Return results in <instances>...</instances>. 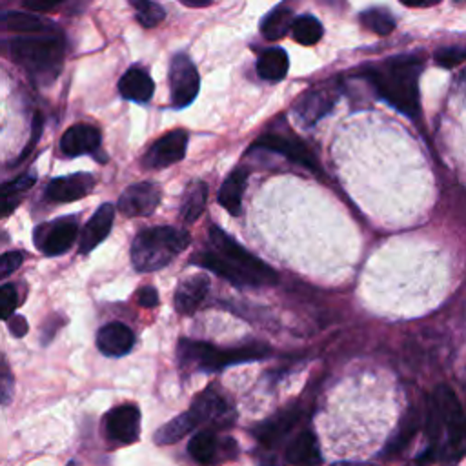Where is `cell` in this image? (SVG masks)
Segmentation results:
<instances>
[{
	"mask_svg": "<svg viewBox=\"0 0 466 466\" xmlns=\"http://www.w3.org/2000/svg\"><path fill=\"white\" fill-rule=\"evenodd\" d=\"M209 238L217 253L244 279L246 286H264L277 282V273L273 268H269L258 257L251 255L220 228L213 226L209 229Z\"/></svg>",
	"mask_w": 466,
	"mask_h": 466,
	"instance_id": "cell-4",
	"label": "cell"
},
{
	"mask_svg": "<svg viewBox=\"0 0 466 466\" xmlns=\"http://www.w3.org/2000/svg\"><path fill=\"white\" fill-rule=\"evenodd\" d=\"M20 197H0V217L9 215L18 206Z\"/></svg>",
	"mask_w": 466,
	"mask_h": 466,
	"instance_id": "cell-44",
	"label": "cell"
},
{
	"mask_svg": "<svg viewBox=\"0 0 466 466\" xmlns=\"http://www.w3.org/2000/svg\"><path fill=\"white\" fill-rule=\"evenodd\" d=\"M293 20L295 18H293L291 9L279 5L264 16V20L260 24V33L266 40H279L291 29Z\"/></svg>",
	"mask_w": 466,
	"mask_h": 466,
	"instance_id": "cell-27",
	"label": "cell"
},
{
	"mask_svg": "<svg viewBox=\"0 0 466 466\" xmlns=\"http://www.w3.org/2000/svg\"><path fill=\"white\" fill-rule=\"evenodd\" d=\"M193 262L198 264V266H202V268H206V269H211L215 275L226 279L228 282H231V284H235V286H246L244 279H242L217 251H215V253H213V251H204V253H200Z\"/></svg>",
	"mask_w": 466,
	"mask_h": 466,
	"instance_id": "cell-30",
	"label": "cell"
},
{
	"mask_svg": "<svg viewBox=\"0 0 466 466\" xmlns=\"http://www.w3.org/2000/svg\"><path fill=\"white\" fill-rule=\"evenodd\" d=\"M64 0H24V5L29 11H49L53 7H56L58 4H62Z\"/></svg>",
	"mask_w": 466,
	"mask_h": 466,
	"instance_id": "cell-43",
	"label": "cell"
},
{
	"mask_svg": "<svg viewBox=\"0 0 466 466\" xmlns=\"http://www.w3.org/2000/svg\"><path fill=\"white\" fill-rule=\"evenodd\" d=\"M420 62L417 58H390L388 62L371 67L368 73L375 91L395 109L408 116L419 115V75Z\"/></svg>",
	"mask_w": 466,
	"mask_h": 466,
	"instance_id": "cell-1",
	"label": "cell"
},
{
	"mask_svg": "<svg viewBox=\"0 0 466 466\" xmlns=\"http://www.w3.org/2000/svg\"><path fill=\"white\" fill-rule=\"evenodd\" d=\"M187 413L191 415L197 428L202 424L226 428L235 420V410L215 388H208L198 393L191 402Z\"/></svg>",
	"mask_w": 466,
	"mask_h": 466,
	"instance_id": "cell-6",
	"label": "cell"
},
{
	"mask_svg": "<svg viewBox=\"0 0 466 466\" xmlns=\"http://www.w3.org/2000/svg\"><path fill=\"white\" fill-rule=\"evenodd\" d=\"M246 182H248V169L237 167L228 175V178L220 186L218 204L233 217L240 215L242 211V197H244Z\"/></svg>",
	"mask_w": 466,
	"mask_h": 466,
	"instance_id": "cell-23",
	"label": "cell"
},
{
	"mask_svg": "<svg viewBox=\"0 0 466 466\" xmlns=\"http://www.w3.org/2000/svg\"><path fill=\"white\" fill-rule=\"evenodd\" d=\"M417 431V410L415 413L410 411L406 417V422L402 426V430L399 431V437L391 442V451H399L400 448L406 446V442L411 439V435Z\"/></svg>",
	"mask_w": 466,
	"mask_h": 466,
	"instance_id": "cell-38",
	"label": "cell"
},
{
	"mask_svg": "<svg viewBox=\"0 0 466 466\" xmlns=\"http://www.w3.org/2000/svg\"><path fill=\"white\" fill-rule=\"evenodd\" d=\"M100 146V133L95 126L89 124H75L71 126L60 140V149L67 157H78L86 153L96 151Z\"/></svg>",
	"mask_w": 466,
	"mask_h": 466,
	"instance_id": "cell-19",
	"label": "cell"
},
{
	"mask_svg": "<svg viewBox=\"0 0 466 466\" xmlns=\"http://www.w3.org/2000/svg\"><path fill=\"white\" fill-rule=\"evenodd\" d=\"M404 5H410V7H417V5H422L426 0H400Z\"/></svg>",
	"mask_w": 466,
	"mask_h": 466,
	"instance_id": "cell-48",
	"label": "cell"
},
{
	"mask_svg": "<svg viewBox=\"0 0 466 466\" xmlns=\"http://www.w3.org/2000/svg\"><path fill=\"white\" fill-rule=\"evenodd\" d=\"M18 306V295L13 284L0 286V319H9Z\"/></svg>",
	"mask_w": 466,
	"mask_h": 466,
	"instance_id": "cell-36",
	"label": "cell"
},
{
	"mask_svg": "<svg viewBox=\"0 0 466 466\" xmlns=\"http://www.w3.org/2000/svg\"><path fill=\"white\" fill-rule=\"evenodd\" d=\"M433 457H435L433 448H428L424 453H420V455H419V459H417V466H428V464H431V462H433Z\"/></svg>",
	"mask_w": 466,
	"mask_h": 466,
	"instance_id": "cell-45",
	"label": "cell"
},
{
	"mask_svg": "<svg viewBox=\"0 0 466 466\" xmlns=\"http://www.w3.org/2000/svg\"><path fill=\"white\" fill-rule=\"evenodd\" d=\"M153 80L146 69L135 66L129 67L118 80V91L131 102H147L153 95Z\"/></svg>",
	"mask_w": 466,
	"mask_h": 466,
	"instance_id": "cell-24",
	"label": "cell"
},
{
	"mask_svg": "<svg viewBox=\"0 0 466 466\" xmlns=\"http://www.w3.org/2000/svg\"><path fill=\"white\" fill-rule=\"evenodd\" d=\"M288 67H289L288 55L280 47L266 49L257 60L258 76H262L264 80H271V82L282 80L288 73Z\"/></svg>",
	"mask_w": 466,
	"mask_h": 466,
	"instance_id": "cell-25",
	"label": "cell"
},
{
	"mask_svg": "<svg viewBox=\"0 0 466 466\" xmlns=\"http://www.w3.org/2000/svg\"><path fill=\"white\" fill-rule=\"evenodd\" d=\"M187 147V133L184 129H173L160 137L144 155V166L151 169L167 167L184 158Z\"/></svg>",
	"mask_w": 466,
	"mask_h": 466,
	"instance_id": "cell-12",
	"label": "cell"
},
{
	"mask_svg": "<svg viewBox=\"0 0 466 466\" xmlns=\"http://www.w3.org/2000/svg\"><path fill=\"white\" fill-rule=\"evenodd\" d=\"M286 461L293 466H319L320 448L315 433L309 430L300 431L286 448Z\"/></svg>",
	"mask_w": 466,
	"mask_h": 466,
	"instance_id": "cell-22",
	"label": "cell"
},
{
	"mask_svg": "<svg viewBox=\"0 0 466 466\" xmlns=\"http://www.w3.org/2000/svg\"><path fill=\"white\" fill-rule=\"evenodd\" d=\"M360 24L377 35H390L395 29L393 15L382 7H371L362 11Z\"/></svg>",
	"mask_w": 466,
	"mask_h": 466,
	"instance_id": "cell-31",
	"label": "cell"
},
{
	"mask_svg": "<svg viewBox=\"0 0 466 466\" xmlns=\"http://www.w3.org/2000/svg\"><path fill=\"white\" fill-rule=\"evenodd\" d=\"M22 253L20 251H7L0 255V279L11 275L15 269L20 268L22 264Z\"/></svg>",
	"mask_w": 466,
	"mask_h": 466,
	"instance_id": "cell-40",
	"label": "cell"
},
{
	"mask_svg": "<svg viewBox=\"0 0 466 466\" xmlns=\"http://www.w3.org/2000/svg\"><path fill=\"white\" fill-rule=\"evenodd\" d=\"M459 86H461L462 89H466V69L462 71V75H461V78H459Z\"/></svg>",
	"mask_w": 466,
	"mask_h": 466,
	"instance_id": "cell-49",
	"label": "cell"
},
{
	"mask_svg": "<svg viewBox=\"0 0 466 466\" xmlns=\"http://www.w3.org/2000/svg\"><path fill=\"white\" fill-rule=\"evenodd\" d=\"M160 187L153 182H137L124 189L118 198V209L126 217L151 215L160 204Z\"/></svg>",
	"mask_w": 466,
	"mask_h": 466,
	"instance_id": "cell-13",
	"label": "cell"
},
{
	"mask_svg": "<svg viewBox=\"0 0 466 466\" xmlns=\"http://www.w3.org/2000/svg\"><path fill=\"white\" fill-rule=\"evenodd\" d=\"M253 147H264L268 151L280 153L286 158H289V160H293V162H297V164H300V166H304L311 171L319 169V164H317L315 157L311 155V151L300 140L280 137V135H264L253 144Z\"/></svg>",
	"mask_w": 466,
	"mask_h": 466,
	"instance_id": "cell-15",
	"label": "cell"
},
{
	"mask_svg": "<svg viewBox=\"0 0 466 466\" xmlns=\"http://www.w3.org/2000/svg\"><path fill=\"white\" fill-rule=\"evenodd\" d=\"M195 422L191 419V415L187 411L177 415L175 419H171L169 422H166L164 426H160L155 433V442L157 444H173L177 441H180L184 435H187L191 430H195Z\"/></svg>",
	"mask_w": 466,
	"mask_h": 466,
	"instance_id": "cell-28",
	"label": "cell"
},
{
	"mask_svg": "<svg viewBox=\"0 0 466 466\" xmlns=\"http://www.w3.org/2000/svg\"><path fill=\"white\" fill-rule=\"evenodd\" d=\"M113 218H115V206L113 204H102L93 217L87 220V224L84 226V231L80 235V248L78 251L82 255L89 253L91 249H95L111 231L113 226Z\"/></svg>",
	"mask_w": 466,
	"mask_h": 466,
	"instance_id": "cell-17",
	"label": "cell"
},
{
	"mask_svg": "<svg viewBox=\"0 0 466 466\" xmlns=\"http://www.w3.org/2000/svg\"><path fill=\"white\" fill-rule=\"evenodd\" d=\"M206 200H208V186L200 180L191 182L182 197V204H180V217L184 222L191 224L195 222L204 208H206Z\"/></svg>",
	"mask_w": 466,
	"mask_h": 466,
	"instance_id": "cell-26",
	"label": "cell"
},
{
	"mask_svg": "<svg viewBox=\"0 0 466 466\" xmlns=\"http://www.w3.org/2000/svg\"><path fill=\"white\" fill-rule=\"evenodd\" d=\"M180 2L191 7H202V5H208L211 0H180Z\"/></svg>",
	"mask_w": 466,
	"mask_h": 466,
	"instance_id": "cell-46",
	"label": "cell"
},
{
	"mask_svg": "<svg viewBox=\"0 0 466 466\" xmlns=\"http://www.w3.org/2000/svg\"><path fill=\"white\" fill-rule=\"evenodd\" d=\"M129 4L135 7L137 20L144 27H155L164 20V9L151 0H129Z\"/></svg>",
	"mask_w": 466,
	"mask_h": 466,
	"instance_id": "cell-32",
	"label": "cell"
},
{
	"mask_svg": "<svg viewBox=\"0 0 466 466\" xmlns=\"http://www.w3.org/2000/svg\"><path fill=\"white\" fill-rule=\"evenodd\" d=\"M291 36L295 42L302 44V46H313L317 44L320 38H322V24L311 16V15H302V16H297L291 24Z\"/></svg>",
	"mask_w": 466,
	"mask_h": 466,
	"instance_id": "cell-29",
	"label": "cell"
},
{
	"mask_svg": "<svg viewBox=\"0 0 466 466\" xmlns=\"http://www.w3.org/2000/svg\"><path fill=\"white\" fill-rule=\"evenodd\" d=\"M106 431L111 439L131 444L140 435V410L135 404H120L106 415Z\"/></svg>",
	"mask_w": 466,
	"mask_h": 466,
	"instance_id": "cell-14",
	"label": "cell"
},
{
	"mask_svg": "<svg viewBox=\"0 0 466 466\" xmlns=\"http://www.w3.org/2000/svg\"><path fill=\"white\" fill-rule=\"evenodd\" d=\"M299 419H300V413L297 410H288V411L277 413V415L266 419L264 422L257 424L253 428V435L264 446H275L289 433V430L299 422Z\"/></svg>",
	"mask_w": 466,
	"mask_h": 466,
	"instance_id": "cell-21",
	"label": "cell"
},
{
	"mask_svg": "<svg viewBox=\"0 0 466 466\" xmlns=\"http://www.w3.org/2000/svg\"><path fill=\"white\" fill-rule=\"evenodd\" d=\"M9 331L15 337H24L27 333V320L22 315L9 317Z\"/></svg>",
	"mask_w": 466,
	"mask_h": 466,
	"instance_id": "cell-42",
	"label": "cell"
},
{
	"mask_svg": "<svg viewBox=\"0 0 466 466\" xmlns=\"http://www.w3.org/2000/svg\"><path fill=\"white\" fill-rule=\"evenodd\" d=\"M209 280L204 275H191L178 282L175 291V308L182 315H191L206 299Z\"/></svg>",
	"mask_w": 466,
	"mask_h": 466,
	"instance_id": "cell-20",
	"label": "cell"
},
{
	"mask_svg": "<svg viewBox=\"0 0 466 466\" xmlns=\"http://www.w3.org/2000/svg\"><path fill=\"white\" fill-rule=\"evenodd\" d=\"M93 186H95V178L91 175L75 173V175L53 178L46 189V195L47 198L56 202H73L91 193Z\"/></svg>",
	"mask_w": 466,
	"mask_h": 466,
	"instance_id": "cell-16",
	"label": "cell"
},
{
	"mask_svg": "<svg viewBox=\"0 0 466 466\" xmlns=\"http://www.w3.org/2000/svg\"><path fill=\"white\" fill-rule=\"evenodd\" d=\"M76 233H78L76 218L73 217L58 218L47 224H40L35 229V244L42 253L49 257L60 255L73 246Z\"/></svg>",
	"mask_w": 466,
	"mask_h": 466,
	"instance_id": "cell-10",
	"label": "cell"
},
{
	"mask_svg": "<svg viewBox=\"0 0 466 466\" xmlns=\"http://www.w3.org/2000/svg\"><path fill=\"white\" fill-rule=\"evenodd\" d=\"M200 78L195 64L186 55H175L169 64V89L175 107L189 106L198 95Z\"/></svg>",
	"mask_w": 466,
	"mask_h": 466,
	"instance_id": "cell-8",
	"label": "cell"
},
{
	"mask_svg": "<svg viewBox=\"0 0 466 466\" xmlns=\"http://www.w3.org/2000/svg\"><path fill=\"white\" fill-rule=\"evenodd\" d=\"M135 344V335L131 328L122 322H109L102 326L96 333V346L107 357H122L131 351Z\"/></svg>",
	"mask_w": 466,
	"mask_h": 466,
	"instance_id": "cell-18",
	"label": "cell"
},
{
	"mask_svg": "<svg viewBox=\"0 0 466 466\" xmlns=\"http://www.w3.org/2000/svg\"><path fill=\"white\" fill-rule=\"evenodd\" d=\"M35 184V175H22L0 187V197H18Z\"/></svg>",
	"mask_w": 466,
	"mask_h": 466,
	"instance_id": "cell-39",
	"label": "cell"
},
{
	"mask_svg": "<svg viewBox=\"0 0 466 466\" xmlns=\"http://www.w3.org/2000/svg\"><path fill=\"white\" fill-rule=\"evenodd\" d=\"M237 442L231 437H218L211 430L197 431L187 444V453L198 464L204 466H213L222 461H229L237 455Z\"/></svg>",
	"mask_w": 466,
	"mask_h": 466,
	"instance_id": "cell-7",
	"label": "cell"
},
{
	"mask_svg": "<svg viewBox=\"0 0 466 466\" xmlns=\"http://www.w3.org/2000/svg\"><path fill=\"white\" fill-rule=\"evenodd\" d=\"M177 355L182 368H193L200 371H218L226 366L260 360L268 355V348L262 344H248L240 348L220 350L209 342L182 339L178 342Z\"/></svg>",
	"mask_w": 466,
	"mask_h": 466,
	"instance_id": "cell-3",
	"label": "cell"
},
{
	"mask_svg": "<svg viewBox=\"0 0 466 466\" xmlns=\"http://www.w3.org/2000/svg\"><path fill=\"white\" fill-rule=\"evenodd\" d=\"M431 399L437 404L442 426L448 431L451 446H461L466 439V415L455 391L448 384H439Z\"/></svg>",
	"mask_w": 466,
	"mask_h": 466,
	"instance_id": "cell-11",
	"label": "cell"
},
{
	"mask_svg": "<svg viewBox=\"0 0 466 466\" xmlns=\"http://www.w3.org/2000/svg\"><path fill=\"white\" fill-rule=\"evenodd\" d=\"M333 466H375L371 462H351V461H340V462H335Z\"/></svg>",
	"mask_w": 466,
	"mask_h": 466,
	"instance_id": "cell-47",
	"label": "cell"
},
{
	"mask_svg": "<svg viewBox=\"0 0 466 466\" xmlns=\"http://www.w3.org/2000/svg\"><path fill=\"white\" fill-rule=\"evenodd\" d=\"M15 390V377L5 357L0 355V404H7L13 397Z\"/></svg>",
	"mask_w": 466,
	"mask_h": 466,
	"instance_id": "cell-35",
	"label": "cell"
},
{
	"mask_svg": "<svg viewBox=\"0 0 466 466\" xmlns=\"http://www.w3.org/2000/svg\"><path fill=\"white\" fill-rule=\"evenodd\" d=\"M4 22L11 31H20V33H33L44 27V22L36 15H27V13H7L4 16Z\"/></svg>",
	"mask_w": 466,
	"mask_h": 466,
	"instance_id": "cell-33",
	"label": "cell"
},
{
	"mask_svg": "<svg viewBox=\"0 0 466 466\" xmlns=\"http://www.w3.org/2000/svg\"><path fill=\"white\" fill-rule=\"evenodd\" d=\"M189 233L173 226L142 229L131 244V262L138 271H155L167 266L189 246Z\"/></svg>",
	"mask_w": 466,
	"mask_h": 466,
	"instance_id": "cell-2",
	"label": "cell"
},
{
	"mask_svg": "<svg viewBox=\"0 0 466 466\" xmlns=\"http://www.w3.org/2000/svg\"><path fill=\"white\" fill-rule=\"evenodd\" d=\"M337 96H339V89L331 84L309 87L297 98L293 107L299 122L304 126L317 124L322 116H326L331 111V107L337 102Z\"/></svg>",
	"mask_w": 466,
	"mask_h": 466,
	"instance_id": "cell-9",
	"label": "cell"
},
{
	"mask_svg": "<svg viewBox=\"0 0 466 466\" xmlns=\"http://www.w3.org/2000/svg\"><path fill=\"white\" fill-rule=\"evenodd\" d=\"M441 430H442V420H441L437 404L433 399H430L428 406H426V435H428V439L431 442H435L441 435Z\"/></svg>",
	"mask_w": 466,
	"mask_h": 466,
	"instance_id": "cell-37",
	"label": "cell"
},
{
	"mask_svg": "<svg viewBox=\"0 0 466 466\" xmlns=\"http://www.w3.org/2000/svg\"><path fill=\"white\" fill-rule=\"evenodd\" d=\"M435 62L441 67H455L459 64H462L466 60V47L462 46H448V47H441L435 51L433 55Z\"/></svg>",
	"mask_w": 466,
	"mask_h": 466,
	"instance_id": "cell-34",
	"label": "cell"
},
{
	"mask_svg": "<svg viewBox=\"0 0 466 466\" xmlns=\"http://www.w3.org/2000/svg\"><path fill=\"white\" fill-rule=\"evenodd\" d=\"M138 304L142 308H155L158 304V293L155 288L146 286L138 291Z\"/></svg>",
	"mask_w": 466,
	"mask_h": 466,
	"instance_id": "cell-41",
	"label": "cell"
},
{
	"mask_svg": "<svg viewBox=\"0 0 466 466\" xmlns=\"http://www.w3.org/2000/svg\"><path fill=\"white\" fill-rule=\"evenodd\" d=\"M13 58L29 73L55 75L60 69L64 46L55 36H22L11 42Z\"/></svg>",
	"mask_w": 466,
	"mask_h": 466,
	"instance_id": "cell-5",
	"label": "cell"
}]
</instances>
